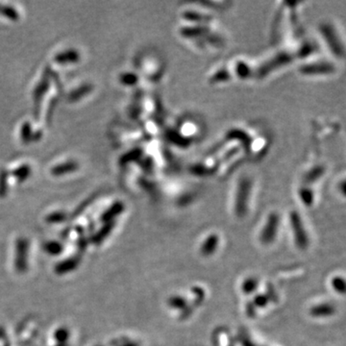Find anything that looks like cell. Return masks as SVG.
Segmentation results:
<instances>
[{"mask_svg": "<svg viewBox=\"0 0 346 346\" xmlns=\"http://www.w3.org/2000/svg\"><path fill=\"white\" fill-rule=\"evenodd\" d=\"M290 225L293 229L295 244L297 245L299 249L305 250L309 246V236L307 235L301 218L295 212L290 214Z\"/></svg>", "mask_w": 346, "mask_h": 346, "instance_id": "1", "label": "cell"}, {"mask_svg": "<svg viewBox=\"0 0 346 346\" xmlns=\"http://www.w3.org/2000/svg\"><path fill=\"white\" fill-rule=\"evenodd\" d=\"M251 191L250 182L248 180H242L236 189V214L239 216H242L245 214V211L247 210V205L249 201Z\"/></svg>", "mask_w": 346, "mask_h": 346, "instance_id": "2", "label": "cell"}, {"mask_svg": "<svg viewBox=\"0 0 346 346\" xmlns=\"http://www.w3.org/2000/svg\"><path fill=\"white\" fill-rule=\"evenodd\" d=\"M279 227V217L278 215L272 214L268 217L267 223L261 233L260 239L263 243L269 244L272 243L275 240V237L278 232Z\"/></svg>", "mask_w": 346, "mask_h": 346, "instance_id": "3", "label": "cell"}, {"mask_svg": "<svg viewBox=\"0 0 346 346\" xmlns=\"http://www.w3.org/2000/svg\"><path fill=\"white\" fill-rule=\"evenodd\" d=\"M336 312L335 307L329 303H321L315 305L311 310V315L315 317H328Z\"/></svg>", "mask_w": 346, "mask_h": 346, "instance_id": "4", "label": "cell"}, {"mask_svg": "<svg viewBox=\"0 0 346 346\" xmlns=\"http://www.w3.org/2000/svg\"><path fill=\"white\" fill-rule=\"evenodd\" d=\"M219 245V236L217 235H212V236L207 237L201 247V253L205 256H210L214 252L217 250Z\"/></svg>", "mask_w": 346, "mask_h": 346, "instance_id": "5", "label": "cell"}, {"mask_svg": "<svg viewBox=\"0 0 346 346\" xmlns=\"http://www.w3.org/2000/svg\"><path fill=\"white\" fill-rule=\"evenodd\" d=\"M79 60V54L76 51L70 50L60 53L55 57V61L59 63H74Z\"/></svg>", "mask_w": 346, "mask_h": 346, "instance_id": "6", "label": "cell"}, {"mask_svg": "<svg viewBox=\"0 0 346 346\" xmlns=\"http://www.w3.org/2000/svg\"><path fill=\"white\" fill-rule=\"evenodd\" d=\"M77 164L75 163H66V164H62V165H59L57 167H55L53 170H52V174L54 175H61V174H64V173H71V172H74L76 169H77Z\"/></svg>", "mask_w": 346, "mask_h": 346, "instance_id": "7", "label": "cell"}, {"mask_svg": "<svg viewBox=\"0 0 346 346\" xmlns=\"http://www.w3.org/2000/svg\"><path fill=\"white\" fill-rule=\"evenodd\" d=\"M48 87H49L48 77L44 76V78L41 81V83L38 85V87L36 88V90L34 92V97H35L36 101H38V99L40 100L43 97V95H45V93L48 91Z\"/></svg>", "mask_w": 346, "mask_h": 346, "instance_id": "8", "label": "cell"}, {"mask_svg": "<svg viewBox=\"0 0 346 346\" xmlns=\"http://www.w3.org/2000/svg\"><path fill=\"white\" fill-rule=\"evenodd\" d=\"M91 90H92V87H91V86H89V85L82 86V87H80V88H79L78 90L74 91V92H73V93L70 95L69 98H70L71 100H76V99L81 98L82 96L87 95L88 93H90V91H91Z\"/></svg>", "mask_w": 346, "mask_h": 346, "instance_id": "9", "label": "cell"}, {"mask_svg": "<svg viewBox=\"0 0 346 346\" xmlns=\"http://www.w3.org/2000/svg\"><path fill=\"white\" fill-rule=\"evenodd\" d=\"M30 174V169L27 166H22L18 169H16V171L13 173V175L16 176V178H18L19 180H24L26 179Z\"/></svg>", "mask_w": 346, "mask_h": 346, "instance_id": "10", "label": "cell"}, {"mask_svg": "<svg viewBox=\"0 0 346 346\" xmlns=\"http://www.w3.org/2000/svg\"><path fill=\"white\" fill-rule=\"evenodd\" d=\"M0 12L7 17L11 18V19H17L18 15L13 8L11 7H0Z\"/></svg>", "mask_w": 346, "mask_h": 346, "instance_id": "11", "label": "cell"}, {"mask_svg": "<svg viewBox=\"0 0 346 346\" xmlns=\"http://www.w3.org/2000/svg\"><path fill=\"white\" fill-rule=\"evenodd\" d=\"M32 127L28 122L23 124L21 127V139L22 141H27L31 138Z\"/></svg>", "mask_w": 346, "mask_h": 346, "instance_id": "12", "label": "cell"}, {"mask_svg": "<svg viewBox=\"0 0 346 346\" xmlns=\"http://www.w3.org/2000/svg\"><path fill=\"white\" fill-rule=\"evenodd\" d=\"M243 290L245 291V293H250V291H253L256 289L257 288V282L255 279H248L245 280V282L243 283Z\"/></svg>", "mask_w": 346, "mask_h": 346, "instance_id": "13", "label": "cell"}, {"mask_svg": "<svg viewBox=\"0 0 346 346\" xmlns=\"http://www.w3.org/2000/svg\"><path fill=\"white\" fill-rule=\"evenodd\" d=\"M333 287L340 293H344V291H345V281H344V279L343 278H336V279H334Z\"/></svg>", "mask_w": 346, "mask_h": 346, "instance_id": "14", "label": "cell"}, {"mask_svg": "<svg viewBox=\"0 0 346 346\" xmlns=\"http://www.w3.org/2000/svg\"><path fill=\"white\" fill-rule=\"evenodd\" d=\"M136 81H137L136 76L133 75V74H130V73H129V74H125V75H123V76L121 77V82L124 83L126 85H132V84H134Z\"/></svg>", "mask_w": 346, "mask_h": 346, "instance_id": "15", "label": "cell"}]
</instances>
